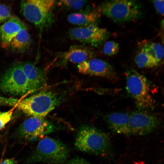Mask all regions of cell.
Wrapping results in <instances>:
<instances>
[{
    "mask_svg": "<svg viewBox=\"0 0 164 164\" xmlns=\"http://www.w3.org/2000/svg\"><path fill=\"white\" fill-rule=\"evenodd\" d=\"M65 96L64 92L44 90L22 99L8 98L7 105L30 116L45 118L64 101Z\"/></svg>",
    "mask_w": 164,
    "mask_h": 164,
    "instance_id": "6da1fadb",
    "label": "cell"
},
{
    "mask_svg": "<svg viewBox=\"0 0 164 164\" xmlns=\"http://www.w3.org/2000/svg\"><path fill=\"white\" fill-rule=\"evenodd\" d=\"M53 0H28L21 3L22 13L29 22L38 27L48 23L56 3Z\"/></svg>",
    "mask_w": 164,
    "mask_h": 164,
    "instance_id": "52a82bcc",
    "label": "cell"
},
{
    "mask_svg": "<svg viewBox=\"0 0 164 164\" xmlns=\"http://www.w3.org/2000/svg\"><path fill=\"white\" fill-rule=\"evenodd\" d=\"M68 34L72 39L95 46L102 43L109 35L106 29L96 24L73 28Z\"/></svg>",
    "mask_w": 164,
    "mask_h": 164,
    "instance_id": "30bf717a",
    "label": "cell"
},
{
    "mask_svg": "<svg viewBox=\"0 0 164 164\" xmlns=\"http://www.w3.org/2000/svg\"><path fill=\"white\" fill-rule=\"evenodd\" d=\"M129 113L114 112L107 114L105 119L109 128L117 133L127 135L129 120Z\"/></svg>",
    "mask_w": 164,
    "mask_h": 164,
    "instance_id": "9a60e30c",
    "label": "cell"
},
{
    "mask_svg": "<svg viewBox=\"0 0 164 164\" xmlns=\"http://www.w3.org/2000/svg\"><path fill=\"white\" fill-rule=\"evenodd\" d=\"M69 154L67 146L62 142L52 138L45 137L39 141L26 163L62 164L66 161Z\"/></svg>",
    "mask_w": 164,
    "mask_h": 164,
    "instance_id": "3957f363",
    "label": "cell"
},
{
    "mask_svg": "<svg viewBox=\"0 0 164 164\" xmlns=\"http://www.w3.org/2000/svg\"><path fill=\"white\" fill-rule=\"evenodd\" d=\"M141 48L152 56L159 63L163 59L164 48L160 43L149 42L143 44Z\"/></svg>",
    "mask_w": 164,
    "mask_h": 164,
    "instance_id": "d6986e66",
    "label": "cell"
},
{
    "mask_svg": "<svg viewBox=\"0 0 164 164\" xmlns=\"http://www.w3.org/2000/svg\"><path fill=\"white\" fill-rule=\"evenodd\" d=\"M67 164H93L84 159L79 158L76 157L71 159L67 163Z\"/></svg>",
    "mask_w": 164,
    "mask_h": 164,
    "instance_id": "d4e9b609",
    "label": "cell"
},
{
    "mask_svg": "<svg viewBox=\"0 0 164 164\" xmlns=\"http://www.w3.org/2000/svg\"><path fill=\"white\" fill-rule=\"evenodd\" d=\"M0 91L15 96H22L31 92L19 63L12 66L1 77Z\"/></svg>",
    "mask_w": 164,
    "mask_h": 164,
    "instance_id": "8992f818",
    "label": "cell"
},
{
    "mask_svg": "<svg viewBox=\"0 0 164 164\" xmlns=\"http://www.w3.org/2000/svg\"><path fill=\"white\" fill-rule=\"evenodd\" d=\"M93 55V52L89 48L76 46L71 47L62 56L64 60L79 64L92 58Z\"/></svg>",
    "mask_w": 164,
    "mask_h": 164,
    "instance_id": "2e32d148",
    "label": "cell"
},
{
    "mask_svg": "<svg viewBox=\"0 0 164 164\" xmlns=\"http://www.w3.org/2000/svg\"><path fill=\"white\" fill-rule=\"evenodd\" d=\"M17 161L13 158H7L3 160L0 164H17Z\"/></svg>",
    "mask_w": 164,
    "mask_h": 164,
    "instance_id": "484cf974",
    "label": "cell"
},
{
    "mask_svg": "<svg viewBox=\"0 0 164 164\" xmlns=\"http://www.w3.org/2000/svg\"><path fill=\"white\" fill-rule=\"evenodd\" d=\"M11 16L9 8L6 5L0 4V22L5 21Z\"/></svg>",
    "mask_w": 164,
    "mask_h": 164,
    "instance_id": "603a6c76",
    "label": "cell"
},
{
    "mask_svg": "<svg viewBox=\"0 0 164 164\" xmlns=\"http://www.w3.org/2000/svg\"><path fill=\"white\" fill-rule=\"evenodd\" d=\"M55 125L45 118L30 116L19 125L16 135L20 138L32 141L54 131Z\"/></svg>",
    "mask_w": 164,
    "mask_h": 164,
    "instance_id": "ba28073f",
    "label": "cell"
},
{
    "mask_svg": "<svg viewBox=\"0 0 164 164\" xmlns=\"http://www.w3.org/2000/svg\"><path fill=\"white\" fill-rule=\"evenodd\" d=\"M164 0H153L152 2L154 7L159 14L163 15L164 14Z\"/></svg>",
    "mask_w": 164,
    "mask_h": 164,
    "instance_id": "cb8c5ba5",
    "label": "cell"
},
{
    "mask_svg": "<svg viewBox=\"0 0 164 164\" xmlns=\"http://www.w3.org/2000/svg\"><path fill=\"white\" fill-rule=\"evenodd\" d=\"M119 44L113 40H109L104 44L102 50V53L108 56H112L117 54L119 50Z\"/></svg>",
    "mask_w": 164,
    "mask_h": 164,
    "instance_id": "ffe728a7",
    "label": "cell"
},
{
    "mask_svg": "<svg viewBox=\"0 0 164 164\" xmlns=\"http://www.w3.org/2000/svg\"><path fill=\"white\" fill-rule=\"evenodd\" d=\"M135 164H143L142 163L137 162L135 163Z\"/></svg>",
    "mask_w": 164,
    "mask_h": 164,
    "instance_id": "4316f807",
    "label": "cell"
},
{
    "mask_svg": "<svg viewBox=\"0 0 164 164\" xmlns=\"http://www.w3.org/2000/svg\"><path fill=\"white\" fill-rule=\"evenodd\" d=\"M75 146L78 150L95 155H104L111 148V142L107 135L93 126L84 125L78 130Z\"/></svg>",
    "mask_w": 164,
    "mask_h": 164,
    "instance_id": "7a4b0ae2",
    "label": "cell"
},
{
    "mask_svg": "<svg viewBox=\"0 0 164 164\" xmlns=\"http://www.w3.org/2000/svg\"><path fill=\"white\" fill-rule=\"evenodd\" d=\"M22 21L17 17H11L0 26V40L1 47L9 46L12 39L22 29L26 28Z\"/></svg>",
    "mask_w": 164,
    "mask_h": 164,
    "instance_id": "4fadbf2b",
    "label": "cell"
},
{
    "mask_svg": "<svg viewBox=\"0 0 164 164\" xmlns=\"http://www.w3.org/2000/svg\"><path fill=\"white\" fill-rule=\"evenodd\" d=\"M31 39L27 29L21 30L12 39L10 43L11 49L18 52H23L30 45Z\"/></svg>",
    "mask_w": 164,
    "mask_h": 164,
    "instance_id": "e0dca14e",
    "label": "cell"
},
{
    "mask_svg": "<svg viewBox=\"0 0 164 164\" xmlns=\"http://www.w3.org/2000/svg\"><path fill=\"white\" fill-rule=\"evenodd\" d=\"M79 72L83 74L101 77L115 81L118 76L112 66L101 59L91 58L78 64Z\"/></svg>",
    "mask_w": 164,
    "mask_h": 164,
    "instance_id": "8fae6325",
    "label": "cell"
},
{
    "mask_svg": "<svg viewBox=\"0 0 164 164\" xmlns=\"http://www.w3.org/2000/svg\"><path fill=\"white\" fill-rule=\"evenodd\" d=\"M100 7L101 13L115 22L135 21L142 17L141 5L135 1H106Z\"/></svg>",
    "mask_w": 164,
    "mask_h": 164,
    "instance_id": "5b68a950",
    "label": "cell"
},
{
    "mask_svg": "<svg viewBox=\"0 0 164 164\" xmlns=\"http://www.w3.org/2000/svg\"><path fill=\"white\" fill-rule=\"evenodd\" d=\"M125 74L126 91L137 108L143 111L153 109L155 102L150 94L147 78L133 69L127 70Z\"/></svg>",
    "mask_w": 164,
    "mask_h": 164,
    "instance_id": "277c9868",
    "label": "cell"
},
{
    "mask_svg": "<svg viewBox=\"0 0 164 164\" xmlns=\"http://www.w3.org/2000/svg\"><path fill=\"white\" fill-rule=\"evenodd\" d=\"M15 108L3 112H0V132L12 119Z\"/></svg>",
    "mask_w": 164,
    "mask_h": 164,
    "instance_id": "7402d4cb",
    "label": "cell"
},
{
    "mask_svg": "<svg viewBox=\"0 0 164 164\" xmlns=\"http://www.w3.org/2000/svg\"><path fill=\"white\" fill-rule=\"evenodd\" d=\"M19 63L26 77L31 92L40 90L45 86L46 79L44 70L31 62Z\"/></svg>",
    "mask_w": 164,
    "mask_h": 164,
    "instance_id": "7c38bea8",
    "label": "cell"
},
{
    "mask_svg": "<svg viewBox=\"0 0 164 164\" xmlns=\"http://www.w3.org/2000/svg\"><path fill=\"white\" fill-rule=\"evenodd\" d=\"M129 116L127 135H146L154 131L159 124L157 117L145 111H132L129 113Z\"/></svg>",
    "mask_w": 164,
    "mask_h": 164,
    "instance_id": "9c48e42d",
    "label": "cell"
},
{
    "mask_svg": "<svg viewBox=\"0 0 164 164\" xmlns=\"http://www.w3.org/2000/svg\"><path fill=\"white\" fill-rule=\"evenodd\" d=\"M87 3L84 0H61L58 2V5L70 9L79 10L82 8Z\"/></svg>",
    "mask_w": 164,
    "mask_h": 164,
    "instance_id": "44dd1931",
    "label": "cell"
},
{
    "mask_svg": "<svg viewBox=\"0 0 164 164\" xmlns=\"http://www.w3.org/2000/svg\"><path fill=\"white\" fill-rule=\"evenodd\" d=\"M135 61L138 67L142 68H153L159 64L152 56L141 48L135 56Z\"/></svg>",
    "mask_w": 164,
    "mask_h": 164,
    "instance_id": "ac0fdd59",
    "label": "cell"
},
{
    "mask_svg": "<svg viewBox=\"0 0 164 164\" xmlns=\"http://www.w3.org/2000/svg\"><path fill=\"white\" fill-rule=\"evenodd\" d=\"M101 12L100 6L81 12L69 15L68 21L70 23L80 26H87L96 24L101 16Z\"/></svg>",
    "mask_w": 164,
    "mask_h": 164,
    "instance_id": "5bb4252c",
    "label": "cell"
}]
</instances>
